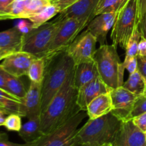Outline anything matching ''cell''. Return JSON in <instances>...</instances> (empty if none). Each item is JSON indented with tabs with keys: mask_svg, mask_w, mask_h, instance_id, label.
<instances>
[{
	"mask_svg": "<svg viewBox=\"0 0 146 146\" xmlns=\"http://www.w3.org/2000/svg\"><path fill=\"white\" fill-rule=\"evenodd\" d=\"M74 69L69 74L62 88L41 113V131L43 135L61 126L81 111L77 104L78 90L74 86Z\"/></svg>",
	"mask_w": 146,
	"mask_h": 146,
	"instance_id": "6da1fadb",
	"label": "cell"
},
{
	"mask_svg": "<svg viewBox=\"0 0 146 146\" xmlns=\"http://www.w3.org/2000/svg\"><path fill=\"white\" fill-rule=\"evenodd\" d=\"M74 67L75 64L72 58L66 51L53 58L47 64L41 91L42 112L62 88Z\"/></svg>",
	"mask_w": 146,
	"mask_h": 146,
	"instance_id": "7a4b0ae2",
	"label": "cell"
},
{
	"mask_svg": "<svg viewBox=\"0 0 146 146\" xmlns=\"http://www.w3.org/2000/svg\"><path fill=\"white\" fill-rule=\"evenodd\" d=\"M121 121L111 112L96 119H89L78 130L80 144L100 146L113 141Z\"/></svg>",
	"mask_w": 146,
	"mask_h": 146,
	"instance_id": "3957f363",
	"label": "cell"
},
{
	"mask_svg": "<svg viewBox=\"0 0 146 146\" xmlns=\"http://www.w3.org/2000/svg\"><path fill=\"white\" fill-rule=\"evenodd\" d=\"M94 61L99 76L111 89L122 86L125 68L121 62L116 47L113 44L100 46L94 56Z\"/></svg>",
	"mask_w": 146,
	"mask_h": 146,
	"instance_id": "277c9868",
	"label": "cell"
},
{
	"mask_svg": "<svg viewBox=\"0 0 146 146\" xmlns=\"http://www.w3.org/2000/svg\"><path fill=\"white\" fill-rule=\"evenodd\" d=\"M86 115V111H81L51 133L43 135L35 141L25 143L26 146H79L78 128Z\"/></svg>",
	"mask_w": 146,
	"mask_h": 146,
	"instance_id": "5b68a950",
	"label": "cell"
},
{
	"mask_svg": "<svg viewBox=\"0 0 146 146\" xmlns=\"http://www.w3.org/2000/svg\"><path fill=\"white\" fill-rule=\"evenodd\" d=\"M64 19L59 15L54 21L33 28L29 32L24 34L21 51L30 53L38 58H42Z\"/></svg>",
	"mask_w": 146,
	"mask_h": 146,
	"instance_id": "8992f818",
	"label": "cell"
},
{
	"mask_svg": "<svg viewBox=\"0 0 146 146\" xmlns=\"http://www.w3.org/2000/svg\"><path fill=\"white\" fill-rule=\"evenodd\" d=\"M91 21L77 19H64L57 30L48 50L44 56L46 65L55 57L66 51L81 31L87 27Z\"/></svg>",
	"mask_w": 146,
	"mask_h": 146,
	"instance_id": "52a82bcc",
	"label": "cell"
},
{
	"mask_svg": "<svg viewBox=\"0 0 146 146\" xmlns=\"http://www.w3.org/2000/svg\"><path fill=\"white\" fill-rule=\"evenodd\" d=\"M138 0H128L118 11L116 19L111 33L112 44L117 48H126L130 37L136 24Z\"/></svg>",
	"mask_w": 146,
	"mask_h": 146,
	"instance_id": "ba28073f",
	"label": "cell"
},
{
	"mask_svg": "<svg viewBox=\"0 0 146 146\" xmlns=\"http://www.w3.org/2000/svg\"><path fill=\"white\" fill-rule=\"evenodd\" d=\"M96 39L88 30L81 33L68 47L66 52L75 65L94 61L96 52Z\"/></svg>",
	"mask_w": 146,
	"mask_h": 146,
	"instance_id": "9c48e42d",
	"label": "cell"
},
{
	"mask_svg": "<svg viewBox=\"0 0 146 146\" xmlns=\"http://www.w3.org/2000/svg\"><path fill=\"white\" fill-rule=\"evenodd\" d=\"M113 108L111 113L121 122L132 119L131 113L138 95L131 92L123 86L111 89Z\"/></svg>",
	"mask_w": 146,
	"mask_h": 146,
	"instance_id": "30bf717a",
	"label": "cell"
},
{
	"mask_svg": "<svg viewBox=\"0 0 146 146\" xmlns=\"http://www.w3.org/2000/svg\"><path fill=\"white\" fill-rule=\"evenodd\" d=\"M42 83L31 81L26 96L21 99L19 115L27 118L41 115V91Z\"/></svg>",
	"mask_w": 146,
	"mask_h": 146,
	"instance_id": "8fae6325",
	"label": "cell"
},
{
	"mask_svg": "<svg viewBox=\"0 0 146 146\" xmlns=\"http://www.w3.org/2000/svg\"><path fill=\"white\" fill-rule=\"evenodd\" d=\"M37 57L30 53L20 51L10 54L0 64L1 68L16 77L27 76L31 63Z\"/></svg>",
	"mask_w": 146,
	"mask_h": 146,
	"instance_id": "7c38bea8",
	"label": "cell"
},
{
	"mask_svg": "<svg viewBox=\"0 0 146 146\" xmlns=\"http://www.w3.org/2000/svg\"><path fill=\"white\" fill-rule=\"evenodd\" d=\"M112 144L113 146H146L145 133L134 124L132 119L124 121Z\"/></svg>",
	"mask_w": 146,
	"mask_h": 146,
	"instance_id": "4fadbf2b",
	"label": "cell"
},
{
	"mask_svg": "<svg viewBox=\"0 0 146 146\" xmlns=\"http://www.w3.org/2000/svg\"><path fill=\"white\" fill-rule=\"evenodd\" d=\"M118 11L104 13L97 15L87 25V30L94 35L100 46L106 44L108 32L112 29Z\"/></svg>",
	"mask_w": 146,
	"mask_h": 146,
	"instance_id": "5bb4252c",
	"label": "cell"
},
{
	"mask_svg": "<svg viewBox=\"0 0 146 146\" xmlns=\"http://www.w3.org/2000/svg\"><path fill=\"white\" fill-rule=\"evenodd\" d=\"M111 88L98 76L78 90L77 104L81 111H86L88 104L102 94L109 93Z\"/></svg>",
	"mask_w": 146,
	"mask_h": 146,
	"instance_id": "9a60e30c",
	"label": "cell"
},
{
	"mask_svg": "<svg viewBox=\"0 0 146 146\" xmlns=\"http://www.w3.org/2000/svg\"><path fill=\"white\" fill-rule=\"evenodd\" d=\"M99 0H78L59 13L63 19H77L91 21Z\"/></svg>",
	"mask_w": 146,
	"mask_h": 146,
	"instance_id": "2e32d148",
	"label": "cell"
},
{
	"mask_svg": "<svg viewBox=\"0 0 146 146\" xmlns=\"http://www.w3.org/2000/svg\"><path fill=\"white\" fill-rule=\"evenodd\" d=\"M99 76L96 63L94 61L75 65L74 73V86L77 90Z\"/></svg>",
	"mask_w": 146,
	"mask_h": 146,
	"instance_id": "e0dca14e",
	"label": "cell"
},
{
	"mask_svg": "<svg viewBox=\"0 0 146 146\" xmlns=\"http://www.w3.org/2000/svg\"><path fill=\"white\" fill-rule=\"evenodd\" d=\"M24 35L16 27L0 32V48L11 53L21 51Z\"/></svg>",
	"mask_w": 146,
	"mask_h": 146,
	"instance_id": "ac0fdd59",
	"label": "cell"
},
{
	"mask_svg": "<svg viewBox=\"0 0 146 146\" xmlns=\"http://www.w3.org/2000/svg\"><path fill=\"white\" fill-rule=\"evenodd\" d=\"M113 108L112 99L109 93L102 94L93 100L86 109L89 119H96L109 113Z\"/></svg>",
	"mask_w": 146,
	"mask_h": 146,
	"instance_id": "d6986e66",
	"label": "cell"
},
{
	"mask_svg": "<svg viewBox=\"0 0 146 146\" xmlns=\"http://www.w3.org/2000/svg\"><path fill=\"white\" fill-rule=\"evenodd\" d=\"M19 135L26 143H31L42 136L41 131V115L28 118L19 131Z\"/></svg>",
	"mask_w": 146,
	"mask_h": 146,
	"instance_id": "ffe728a7",
	"label": "cell"
},
{
	"mask_svg": "<svg viewBox=\"0 0 146 146\" xmlns=\"http://www.w3.org/2000/svg\"><path fill=\"white\" fill-rule=\"evenodd\" d=\"M60 10L57 6L51 3L48 6L43 9L41 11L36 14V15L30 17L28 19L32 24L33 28H36L40 27L42 24L48 22L51 19L56 16V14H59Z\"/></svg>",
	"mask_w": 146,
	"mask_h": 146,
	"instance_id": "44dd1931",
	"label": "cell"
},
{
	"mask_svg": "<svg viewBox=\"0 0 146 146\" xmlns=\"http://www.w3.org/2000/svg\"><path fill=\"white\" fill-rule=\"evenodd\" d=\"M4 77H5L7 91L21 101V99H23L26 96L27 91L22 81L19 77L14 76L9 73L6 72L5 71H4Z\"/></svg>",
	"mask_w": 146,
	"mask_h": 146,
	"instance_id": "7402d4cb",
	"label": "cell"
},
{
	"mask_svg": "<svg viewBox=\"0 0 146 146\" xmlns=\"http://www.w3.org/2000/svg\"><path fill=\"white\" fill-rule=\"evenodd\" d=\"M123 86L131 92L140 95L146 89V81L138 70L133 74H129L126 81L123 82Z\"/></svg>",
	"mask_w": 146,
	"mask_h": 146,
	"instance_id": "603a6c76",
	"label": "cell"
},
{
	"mask_svg": "<svg viewBox=\"0 0 146 146\" xmlns=\"http://www.w3.org/2000/svg\"><path fill=\"white\" fill-rule=\"evenodd\" d=\"M46 68V62L43 58H38L31 63L27 76L30 81L36 83L43 82V80L45 76Z\"/></svg>",
	"mask_w": 146,
	"mask_h": 146,
	"instance_id": "cb8c5ba5",
	"label": "cell"
},
{
	"mask_svg": "<svg viewBox=\"0 0 146 146\" xmlns=\"http://www.w3.org/2000/svg\"><path fill=\"white\" fill-rule=\"evenodd\" d=\"M141 38V33H140L139 30H138V27L135 24L133 31L132 33V35L130 37L128 44H127L126 48H125V51H126L125 57V59H124V61L123 62H127V61H129L132 58L136 57L138 56V44H139Z\"/></svg>",
	"mask_w": 146,
	"mask_h": 146,
	"instance_id": "d4e9b609",
	"label": "cell"
},
{
	"mask_svg": "<svg viewBox=\"0 0 146 146\" xmlns=\"http://www.w3.org/2000/svg\"><path fill=\"white\" fill-rule=\"evenodd\" d=\"M50 4V0H25L24 19H28L36 15Z\"/></svg>",
	"mask_w": 146,
	"mask_h": 146,
	"instance_id": "484cf974",
	"label": "cell"
},
{
	"mask_svg": "<svg viewBox=\"0 0 146 146\" xmlns=\"http://www.w3.org/2000/svg\"><path fill=\"white\" fill-rule=\"evenodd\" d=\"M136 25L141 37L146 38V0H138Z\"/></svg>",
	"mask_w": 146,
	"mask_h": 146,
	"instance_id": "4316f807",
	"label": "cell"
},
{
	"mask_svg": "<svg viewBox=\"0 0 146 146\" xmlns=\"http://www.w3.org/2000/svg\"><path fill=\"white\" fill-rule=\"evenodd\" d=\"M118 10V0H99L96 8L94 15L104 13L114 12Z\"/></svg>",
	"mask_w": 146,
	"mask_h": 146,
	"instance_id": "83f0119b",
	"label": "cell"
},
{
	"mask_svg": "<svg viewBox=\"0 0 146 146\" xmlns=\"http://www.w3.org/2000/svg\"><path fill=\"white\" fill-rule=\"evenodd\" d=\"M21 116L17 113H11L6 117L4 126L9 131L19 132L21 128Z\"/></svg>",
	"mask_w": 146,
	"mask_h": 146,
	"instance_id": "f1b7e54d",
	"label": "cell"
},
{
	"mask_svg": "<svg viewBox=\"0 0 146 146\" xmlns=\"http://www.w3.org/2000/svg\"><path fill=\"white\" fill-rule=\"evenodd\" d=\"M145 112H146V89L143 94L138 95L135 99L131 113L132 119Z\"/></svg>",
	"mask_w": 146,
	"mask_h": 146,
	"instance_id": "f546056e",
	"label": "cell"
},
{
	"mask_svg": "<svg viewBox=\"0 0 146 146\" xmlns=\"http://www.w3.org/2000/svg\"><path fill=\"white\" fill-rule=\"evenodd\" d=\"M20 19L21 20L17 23L15 27L24 34H27L33 29L32 24L30 21H27V19Z\"/></svg>",
	"mask_w": 146,
	"mask_h": 146,
	"instance_id": "4dcf8cb0",
	"label": "cell"
},
{
	"mask_svg": "<svg viewBox=\"0 0 146 146\" xmlns=\"http://www.w3.org/2000/svg\"><path fill=\"white\" fill-rule=\"evenodd\" d=\"M133 122L139 129H141L143 132L146 131V112L141 114L139 115L134 117L132 119Z\"/></svg>",
	"mask_w": 146,
	"mask_h": 146,
	"instance_id": "1f68e13d",
	"label": "cell"
},
{
	"mask_svg": "<svg viewBox=\"0 0 146 146\" xmlns=\"http://www.w3.org/2000/svg\"><path fill=\"white\" fill-rule=\"evenodd\" d=\"M123 64L125 69L128 71L129 74H133V73H134L138 70V59H137V56L133 57V58L130 59L127 62H123Z\"/></svg>",
	"mask_w": 146,
	"mask_h": 146,
	"instance_id": "d6a6232c",
	"label": "cell"
},
{
	"mask_svg": "<svg viewBox=\"0 0 146 146\" xmlns=\"http://www.w3.org/2000/svg\"><path fill=\"white\" fill-rule=\"evenodd\" d=\"M76 1H78V0H52V1H51V3L57 6L58 8L59 9L60 12H61Z\"/></svg>",
	"mask_w": 146,
	"mask_h": 146,
	"instance_id": "836d02e7",
	"label": "cell"
},
{
	"mask_svg": "<svg viewBox=\"0 0 146 146\" xmlns=\"http://www.w3.org/2000/svg\"><path fill=\"white\" fill-rule=\"evenodd\" d=\"M137 59H138V70L146 81V56H137Z\"/></svg>",
	"mask_w": 146,
	"mask_h": 146,
	"instance_id": "e575fe53",
	"label": "cell"
},
{
	"mask_svg": "<svg viewBox=\"0 0 146 146\" xmlns=\"http://www.w3.org/2000/svg\"><path fill=\"white\" fill-rule=\"evenodd\" d=\"M0 146H26V144H18L9 141L8 135L4 133H0Z\"/></svg>",
	"mask_w": 146,
	"mask_h": 146,
	"instance_id": "d590c367",
	"label": "cell"
},
{
	"mask_svg": "<svg viewBox=\"0 0 146 146\" xmlns=\"http://www.w3.org/2000/svg\"><path fill=\"white\" fill-rule=\"evenodd\" d=\"M138 56H146V38L141 37L138 44Z\"/></svg>",
	"mask_w": 146,
	"mask_h": 146,
	"instance_id": "8d00e7d4",
	"label": "cell"
},
{
	"mask_svg": "<svg viewBox=\"0 0 146 146\" xmlns=\"http://www.w3.org/2000/svg\"><path fill=\"white\" fill-rule=\"evenodd\" d=\"M0 88L7 91L5 77H4V70L1 68V66H0Z\"/></svg>",
	"mask_w": 146,
	"mask_h": 146,
	"instance_id": "74e56055",
	"label": "cell"
},
{
	"mask_svg": "<svg viewBox=\"0 0 146 146\" xmlns=\"http://www.w3.org/2000/svg\"><path fill=\"white\" fill-rule=\"evenodd\" d=\"M10 113L9 111H5V110H0V126L4 125V121L6 119V115H9Z\"/></svg>",
	"mask_w": 146,
	"mask_h": 146,
	"instance_id": "f35d334b",
	"label": "cell"
},
{
	"mask_svg": "<svg viewBox=\"0 0 146 146\" xmlns=\"http://www.w3.org/2000/svg\"><path fill=\"white\" fill-rule=\"evenodd\" d=\"M14 0H0V12L7 8Z\"/></svg>",
	"mask_w": 146,
	"mask_h": 146,
	"instance_id": "ab89813d",
	"label": "cell"
},
{
	"mask_svg": "<svg viewBox=\"0 0 146 146\" xmlns=\"http://www.w3.org/2000/svg\"><path fill=\"white\" fill-rule=\"evenodd\" d=\"M10 54H11V53L9 52V51H5V50H3L0 48V61L3 60L4 58H5L8 55H9Z\"/></svg>",
	"mask_w": 146,
	"mask_h": 146,
	"instance_id": "60d3db41",
	"label": "cell"
},
{
	"mask_svg": "<svg viewBox=\"0 0 146 146\" xmlns=\"http://www.w3.org/2000/svg\"><path fill=\"white\" fill-rule=\"evenodd\" d=\"M128 0H118V11L126 4V2L128 1Z\"/></svg>",
	"mask_w": 146,
	"mask_h": 146,
	"instance_id": "b9f144b4",
	"label": "cell"
},
{
	"mask_svg": "<svg viewBox=\"0 0 146 146\" xmlns=\"http://www.w3.org/2000/svg\"><path fill=\"white\" fill-rule=\"evenodd\" d=\"M100 146H113V144L111 143H107L103 144V145H101Z\"/></svg>",
	"mask_w": 146,
	"mask_h": 146,
	"instance_id": "7bdbcfd3",
	"label": "cell"
},
{
	"mask_svg": "<svg viewBox=\"0 0 146 146\" xmlns=\"http://www.w3.org/2000/svg\"><path fill=\"white\" fill-rule=\"evenodd\" d=\"M0 110H5V111H7V110L5 108H4V106H3V104H1V102H0Z\"/></svg>",
	"mask_w": 146,
	"mask_h": 146,
	"instance_id": "ee69618b",
	"label": "cell"
},
{
	"mask_svg": "<svg viewBox=\"0 0 146 146\" xmlns=\"http://www.w3.org/2000/svg\"><path fill=\"white\" fill-rule=\"evenodd\" d=\"M79 146H96V145H88V144H81Z\"/></svg>",
	"mask_w": 146,
	"mask_h": 146,
	"instance_id": "f6af8a7d",
	"label": "cell"
},
{
	"mask_svg": "<svg viewBox=\"0 0 146 146\" xmlns=\"http://www.w3.org/2000/svg\"><path fill=\"white\" fill-rule=\"evenodd\" d=\"M145 138H146V131L145 132Z\"/></svg>",
	"mask_w": 146,
	"mask_h": 146,
	"instance_id": "bcb514c9",
	"label": "cell"
},
{
	"mask_svg": "<svg viewBox=\"0 0 146 146\" xmlns=\"http://www.w3.org/2000/svg\"><path fill=\"white\" fill-rule=\"evenodd\" d=\"M50 1H52V0H50Z\"/></svg>",
	"mask_w": 146,
	"mask_h": 146,
	"instance_id": "7dc6e473",
	"label": "cell"
}]
</instances>
